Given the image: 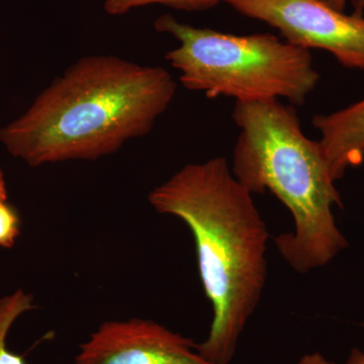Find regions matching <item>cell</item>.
Masks as SVG:
<instances>
[{
	"label": "cell",
	"mask_w": 364,
	"mask_h": 364,
	"mask_svg": "<svg viewBox=\"0 0 364 364\" xmlns=\"http://www.w3.org/2000/svg\"><path fill=\"white\" fill-rule=\"evenodd\" d=\"M176 92L162 67L112 55L82 57L0 129V143L32 167L95 161L148 135Z\"/></svg>",
	"instance_id": "6da1fadb"
},
{
	"label": "cell",
	"mask_w": 364,
	"mask_h": 364,
	"mask_svg": "<svg viewBox=\"0 0 364 364\" xmlns=\"http://www.w3.org/2000/svg\"><path fill=\"white\" fill-rule=\"evenodd\" d=\"M252 196L223 157L186 165L148 196L156 212L181 220L193 234L214 312L208 338L196 348L215 364L231 363L267 282L269 235Z\"/></svg>",
	"instance_id": "7a4b0ae2"
},
{
	"label": "cell",
	"mask_w": 364,
	"mask_h": 364,
	"mask_svg": "<svg viewBox=\"0 0 364 364\" xmlns=\"http://www.w3.org/2000/svg\"><path fill=\"white\" fill-rule=\"evenodd\" d=\"M240 129L233 152V172L252 195L277 196L293 215V233L275 245L294 272L305 274L325 267L347 247L333 208L339 191L318 141L306 138L291 105L279 100L236 102Z\"/></svg>",
	"instance_id": "3957f363"
},
{
	"label": "cell",
	"mask_w": 364,
	"mask_h": 364,
	"mask_svg": "<svg viewBox=\"0 0 364 364\" xmlns=\"http://www.w3.org/2000/svg\"><path fill=\"white\" fill-rule=\"evenodd\" d=\"M154 28L178 41L165 58L179 71L181 85L208 98L260 102L284 97L301 105L320 80L310 50L270 33L232 35L181 23L170 14L160 16Z\"/></svg>",
	"instance_id": "277c9868"
},
{
	"label": "cell",
	"mask_w": 364,
	"mask_h": 364,
	"mask_svg": "<svg viewBox=\"0 0 364 364\" xmlns=\"http://www.w3.org/2000/svg\"><path fill=\"white\" fill-rule=\"evenodd\" d=\"M248 18L277 28L289 44L325 50L341 65L364 70V16L323 0H223Z\"/></svg>",
	"instance_id": "5b68a950"
},
{
	"label": "cell",
	"mask_w": 364,
	"mask_h": 364,
	"mask_svg": "<svg viewBox=\"0 0 364 364\" xmlns=\"http://www.w3.org/2000/svg\"><path fill=\"white\" fill-rule=\"evenodd\" d=\"M72 364H215L196 343L164 326L132 318L107 321L79 347Z\"/></svg>",
	"instance_id": "8992f818"
},
{
	"label": "cell",
	"mask_w": 364,
	"mask_h": 364,
	"mask_svg": "<svg viewBox=\"0 0 364 364\" xmlns=\"http://www.w3.org/2000/svg\"><path fill=\"white\" fill-rule=\"evenodd\" d=\"M313 124L321 134L318 141L335 181L364 161V98L328 114H316Z\"/></svg>",
	"instance_id": "52a82bcc"
},
{
	"label": "cell",
	"mask_w": 364,
	"mask_h": 364,
	"mask_svg": "<svg viewBox=\"0 0 364 364\" xmlns=\"http://www.w3.org/2000/svg\"><path fill=\"white\" fill-rule=\"evenodd\" d=\"M33 308L32 294L23 289L0 298V364H28L23 355L9 349L7 338L16 321Z\"/></svg>",
	"instance_id": "ba28073f"
},
{
	"label": "cell",
	"mask_w": 364,
	"mask_h": 364,
	"mask_svg": "<svg viewBox=\"0 0 364 364\" xmlns=\"http://www.w3.org/2000/svg\"><path fill=\"white\" fill-rule=\"evenodd\" d=\"M223 0H105L104 9L109 16H123L138 7L161 4L186 11H203L214 9Z\"/></svg>",
	"instance_id": "9c48e42d"
},
{
	"label": "cell",
	"mask_w": 364,
	"mask_h": 364,
	"mask_svg": "<svg viewBox=\"0 0 364 364\" xmlns=\"http://www.w3.org/2000/svg\"><path fill=\"white\" fill-rule=\"evenodd\" d=\"M21 221L18 210L9 203L6 177L0 168V248H11L21 235Z\"/></svg>",
	"instance_id": "30bf717a"
},
{
	"label": "cell",
	"mask_w": 364,
	"mask_h": 364,
	"mask_svg": "<svg viewBox=\"0 0 364 364\" xmlns=\"http://www.w3.org/2000/svg\"><path fill=\"white\" fill-rule=\"evenodd\" d=\"M294 364H335L332 361L328 360L325 356L318 352H314V353L306 354L303 358L299 359L298 363Z\"/></svg>",
	"instance_id": "8fae6325"
},
{
	"label": "cell",
	"mask_w": 364,
	"mask_h": 364,
	"mask_svg": "<svg viewBox=\"0 0 364 364\" xmlns=\"http://www.w3.org/2000/svg\"><path fill=\"white\" fill-rule=\"evenodd\" d=\"M345 364H364V352L356 348L352 349Z\"/></svg>",
	"instance_id": "7c38bea8"
},
{
	"label": "cell",
	"mask_w": 364,
	"mask_h": 364,
	"mask_svg": "<svg viewBox=\"0 0 364 364\" xmlns=\"http://www.w3.org/2000/svg\"><path fill=\"white\" fill-rule=\"evenodd\" d=\"M326 4H329L330 6L338 9V11H344L345 6H346L348 0H323Z\"/></svg>",
	"instance_id": "4fadbf2b"
},
{
	"label": "cell",
	"mask_w": 364,
	"mask_h": 364,
	"mask_svg": "<svg viewBox=\"0 0 364 364\" xmlns=\"http://www.w3.org/2000/svg\"><path fill=\"white\" fill-rule=\"evenodd\" d=\"M352 6H353V13L361 14H364V0H352Z\"/></svg>",
	"instance_id": "5bb4252c"
}]
</instances>
